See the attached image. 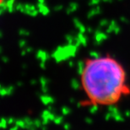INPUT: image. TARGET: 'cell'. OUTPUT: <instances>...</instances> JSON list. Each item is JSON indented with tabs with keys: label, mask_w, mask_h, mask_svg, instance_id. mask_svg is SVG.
Segmentation results:
<instances>
[{
	"label": "cell",
	"mask_w": 130,
	"mask_h": 130,
	"mask_svg": "<svg viewBox=\"0 0 130 130\" xmlns=\"http://www.w3.org/2000/svg\"><path fill=\"white\" fill-rule=\"evenodd\" d=\"M84 105L109 106L130 95L125 68L110 55L86 58L80 71Z\"/></svg>",
	"instance_id": "obj_1"
},
{
	"label": "cell",
	"mask_w": 130,
	"mask_h": 130,
	"mask_svg": "<svg viewBox=\"0 0 130 130\" xmlns=\"http://www.w3.org/2000/svg\"><path fill=\"white\" fill-rule=\"evenodd\" d=\"M3 3H4V0H0V5L3 4Z\"/></svg>",
	"instance_id": "obj_2"
}]
</instances>
